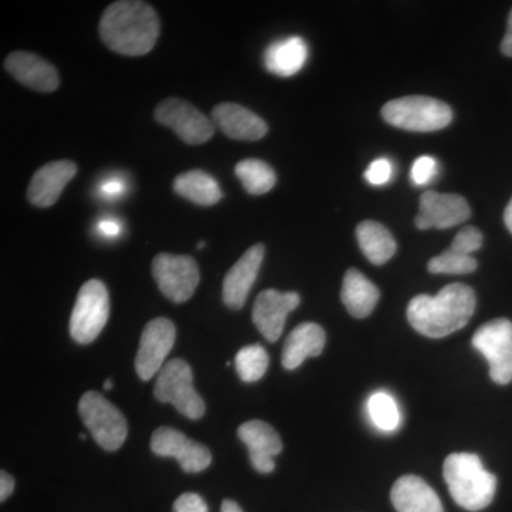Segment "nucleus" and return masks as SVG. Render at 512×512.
<instances>
[{
	"instance_id": "obj_39",
	"label": "nucleus",
	"mask_w": 512,
	"mask_h": 512,
	"mask_svg": "<svg viewBox=\"0 0 512 512\" xmlns=\"http://www.w3.org/2000/svg\"><path fill=\"white\" fill-rule=\"evenodd\" d=\"M504 221L505 225H507L508 231L512 234V198L511 201L508 202L507 208H505Z\"/></svg>"
},
{
	"instance_id": "obj_4",
	"label": "nucleus",
	"mask_w": 512,
	"mask_h": 512,
	"mask_svg": "<svg viewBox=\"0 0 512 512\" xmlns=\"http://www.w3.org/2000/svg\"><path fill=\"white\" fill-rule=\"evenodd\" d=\"M382 116L390 126L417 133L446 128L453 121V110L444 101L426 96H407L384 104Z\"/></svg>"
},
{
	"instance_id": "obj_38",
	"label": "nucleus",
	"mask_w": 512,
	"mask_h": 512,
	"mask_svg": "<svg viewBox=\"0 0 512 512\" xmlns=\"http://www.w3.org/2000/svg\"><path fill=\"white\" fill-rule=\"evenodd\" d=\"M221 512H244L235 501L224 500L221 505Z\"/></svg>"
},
{
	"instance_id": "obj_10",
	"label": "nucleus",
	"mask_w": 512,
	"mask_h": 512,
	"mask_svg": "<svg viewBox=\"0 0 512 512\" xmlns=\"http://www.w3.org/2000/svg\"><path fill=\"white\" fill-rule=\"evenodd\" d=\"M153 276L165 298L184 303L200 284V268L187 255L158 254L153 259Z\"/></svg>"
},
{
	"instance_id": "obj_1",
	"label": "nucleus",
	"mask_w": 512,
	"mask_h": 512,
	"mask_svg": "<svg viewBox=\"0 0 512 512\" xmlns=\"http://www.w3.org/2000/svg\"><path fill=\"white\" fill-rule=\"evenodd\" d=\"M99 32L104 45L123 56L147 55L160 36L156 10L140 0L111 3L101 15Z\"/></svg>"
},
{
	"instance_id": "obj_14",
	"label": "nucleus",
	"mask_w": 512,
	"mask_h": 512,
	"mask_svg": "<svg viewBox=\"0 0 512 512\" xmlns=\"http://www.w3.org/2000/svg\"><path fill=\"white\" fill-rule=\"evenodd\" d=\"M470 217V205L460 195L426 191L420 197L416 227L421 231L430 228L447 229L463 224Z\"/></svg>"
},
{
	"instance_id": "obj_18",
	"label": "nucleus",
	"mask_w": 512,
	"mask_h": 512,
	"mask_svg": "<svg viewBox=\"0 0 512 512\" xmlns=\"http://www.w3.org/2000/svg\"><path fill=\"white\" fill-rule=\"evenodd\" d=\"M77 165L73 161H52L40 167L32 177L28 188V200L37 208H49L56 204L74 175Z\"/></svg>"
},
{
	"instance_id": "obj_5",
	"label": "nucleus",
	"mask_w": 512,
	"mask_h": 512,
	"mask_svg": "<svg viewBox=\"0 0 512 512\" xmlns=\"http://www.w3.org/2000/svg\"><path fill=\"white\" fill-rule=\"evenodd\" d=\"M192 382L190 365L183 359L170 360L158 373L154 396L158 402L173 404L188 419L200 420L205 414V403Z\"/></svg>"
},
{
	"instance_id": "obj_22",
	"label": "nucleus",
	"mask_w": 512,
	"mask_h": 512,
	"mask_svg": "<svg viewBox=\"0 0 512 512\" xmlns=\"http://www.w3.org/2000/svg\"><path fill=\"white\" fill-rule=\"evenodd\" d=\"M340 298L353 318L363 319L375 311L380 299V291L362 272L350 268L343 278Z\"/></svg>"
},
{
	"instance_id": "obj_33",
	"label": "nucleus",
	"mask_w": 512,
	"mask_h": 512,
	"mask_svg": "<svg viewBox=\"0 0 512 512\" xmlns=\"http://www.w3.org/2000/svg\"><path fill=\"white\" fill-rule=\"evenodd\" d=\"M174 512H208V505L201 495L187 493L177 498L174 503Z\"/></svg>"
},
{
	"instance_id": "obj_34",
	"label": "nucleus",
	"mask_w": 512,
	"mask_h": 512,
	"mask_svg": "<svg viewBox=\"0 0 512 512\" xmlns=\"http://www.w3.org/2000/svg\"><path fill=\"white\" fill-rule=\"evenodd\" d=\"M100 191L107 198H116L124 191V183L119 178H110V180H106L101 184Z\"/></svg>"
},
{
	"instance_id": "obj_12",
	"label": "nucleus",
	"mask_w": 512,
	"mask_h": 512,
	"mask_svg": "<svg viewBox=\"0 0 512 512\" xmlns=\"http://www.w3.org/2000/svg\"><path fill=\"white\" fill-rule=\"evenodd\" d=\"M151 450L156 456L177 458L185 473H201L211 466L210 448L188 439L181 431L160 427L151 437Z\"/></svg>"
},
{
	"instance_id": "obj_27",
	"label": "nucleus",
	"mask_w": 512,
	"mask_h": 512,
	"mask_svg": "<svg viewBox=\"0 0 512 512\" xmlns=\"http://www.w3.org/2000/svg\"><path fill=\"white\" fill-rule=\"evenodd\" d=\"M269 366V356L261 345L242 348L235 357V369L242 382L255 383L265 376Z\"/></svg>"
},
{
	"instance_id": "obj_29",
	"label": "nucleus",
	"mask_w": 512,
	"mask_h": 512,
	"mask_svg": "<svg viewBox=\"0 0 512 512\" xmlns=\"http://www.w3.org/2000/svg\"><path fill=\"white\" fill-rule=\"evenodd\" d=\"M373 423L383 431H393L399 427L400 413L396 400L390 394L379 392L373 394L367 403Z\"/></svg>"
},
{
	"instance_id": "obj_30",
	"label": "nucleus",
	"mask_w": 512,
	"mask_h": 512,
	"mask_svg": "<svg viewBox=\"0 0 512 512\" xmlns=\"http://www.w3.org/2000/svg\"><path fill=\"white\" fill-rule=\"evenodd\" d=\"M483 245V234L476 227H464L451 242L450 248L460 254L473 256Z\"/></svg>"
},
{
	"instance_id": "obj_21",
	"label": "nucleus",
	"mask_w": 512,
	"mask_h": 512,
	"mask_svg": "<svg viewBox=\"0 0 512 512\" xmlns=\"http://www.w3.org/2000/svg\"><path fill=\"white\" fill-rule=\"evenodd\" d=\"M326 345V333L318 323L306 322L296 326L289 333L282 352V366L286 370H295L308 357L322 355Z\"/></svg>"
},
{
	"instance_id": "obj_26",
	"label": "nucleus",
	"mask_w": 512,
	"mask_h": 512,
	"mask_svg": "<svg viewBox=\"0 0 512 512\" xmlns=\"http://www.w3.org/2000/svg\"><path fill=\"white\" fill-rule=\"evenodd\" d=\"M238 180L251 195H264L276 184V174L271 165L256 158L239 161L235 167Z\"/></svg>"
},
{
	"instance_id": "obj_19",
	"label": "nucleus",
	"mask_w": 512,
	"mask_h": 512,
	"mask_svg": "<svg viewBox=\"0 0 512 512\" xmlns=\"http://www.w3.org/2000/svg\"><path fill=\"white\" fill-rule=\"evenodd\" d=\"M212 123L225 136L237 141H258L268 134V124L247 107L221 103L212 110Z\"/></svg>"
},
{
	"instance_id": "obj_8",
	"label": "nucleus",
	"mask_w": 512,
	"mask_h": 512,
	"mask_svg": "<svg viewBox=\"0 0 512 512\" xmlns=\"http://www.w3.org/2000/svg\"><path fill=\"white\" fill-rule=\"evenodd\" d=\"M473 346L488 360L490 377L497 384L512 382V322L494 319L474 333Z\"/></svg>"
},
{
	"instance_id": "obj_32",
	"label": "nucleus",
	"mask_w": 512,
	"mask_h": 512,
	"mask_svg": "<svg viewBox=\"0 0 512 512\" xmlns=\"http://www.w3.org/2000/svg\"><path fill=\"white\" fill-rule=\"evenodd\" d=\"M393 175V164L389 158H377L372 164L367 167L365 178L367 183L375 185V187H382L389 183Z\"/></svg>"
},
{
	"instance_id": "obj_40",
	"label": "nucleus",
	"mask_w": 512,
	"mask_h": 512,
	"mask_svg": "<svg viewBox=\"0 0 512 512\" xmlns=\"http://www.w3.org/2000/svg\"><path fill=\"white\" fill-rule=\"evenodd\" d=\"M110 389H113V382H111V380H106V382H104V390Z\"/></svg>"
},
{
	"instance_id": "obj_11",
	"label": "nucleus",
	"mask_w": 512,
	"mask_h": 512,
	"mask_svg": "<svg viewBox=\"0 0 512 512\" xmlns=\"http://www.w3.org/2000/svg\"><path fill=\"white\" fill-rule=\"evenodd\" d=\"M175 336L177 332L170 319L157 318L147 323L136 356V372L141 380L148 382L161 372L168 353L174 348Z\"/></svg>"
},
{
	"instance_id": "obj_15",
	"label": "nucleus",
	"mask_w": 512,
	"mask_h": 512,
	"mask_svg": "<svg viewBox=\"0 0 512 512\" xmlns=\"http://www.w3.org/2000/svg\"><path fill=\"white\" fill-rule=\"evenodd\" d=\"M264 256V244L252 245L225 275L222 299L229 309L239 311L247 302L249 292L258 278Z\"/></svg>"
},
{
	"instance_id": "obj_3",
	"label": "nucleus",
	"mask_w": 512,
	"mask_h": 512,
	"mask_svg": "<svg viewBox=\"0 0 512 512\" xmlns=\"http://www.w3.org/2000/svg\"><path fill=\"white\" fill-rule=\"evenodd\" d=\"M443 473L451 497L461 508L480 511L493 503L497 478L485 470L476 454H451L444 461Z\"/></svg>"
},
{
	"instance_id": "obj_20",
	"label": "nucleus",
	"mask_w": 512,
	"mask_h": 512,
	"mask_svg": "<svg viewBox=\"0 0 512 512\" xmlns=\"http://www.w3.org/2000/svg\"><path fill=\"white\" fill-rule=\"evenodd\" d=\"M390 497L397 512H444L439 495L417 476L400 477Z\"/></svg>"
},
{
	"instance_id": "obj_35",
	"label": "nucleus",
	"mask_w": 512,
	"mask_h": 512,
	"mask_svg": "<svg viewBox=\"0 0 512 512\" xmlns=\"http://www.w3.org/2000/svg\"><path fill=\"white\" fill-rule=\"evenodd\" d=\"M13 491H15V480H13L10 474L2 471V473H0V501L5 503L10 495H12Z\"/></svg>"
},
{
	"instance_id": "obj_28",
	"label": "nucleus",
	"mask_w": 512,
	"mask_h": 512,
	"mask_svg": "<svg viewBox=\"0 0 512 512\" xmlns=\"http://www.w3.org/2000/svg\"><path fill=\"white\" fill-rule=\"evenodd\" d=\"M427 268L431 274L467 275L476 271L477 261L474 256L460 254L448 248L443 254L434 256Z\"/></svg>"
},
{
	"instance_id": "obj_2",
	"label": "nucleus",
	"mask_w": 512,
	"mask_h": 512,
	"mask_svg": "<svg viewBox=\"0 0 512 512\" xmlns=\"http://www.w3.org/2000/svg\"><path fill=\"white\" fill-rule=\"evenodd\" d=\"M476 311V293L470 286L451 284L436 296L417 295L407 306V319L420 335L446 338L463 329Z\"/></svg>"
},
{
	"instance_id": "obj_24",
	"label": "nucleus",
	"mask_w": 512,
	"mask_h": 512,
	"mask_svg": "<svg viewBox=\"0 0 512 512\" xmlns=\"http://www.w3.org/2000/svg\"><path fill=\"white\" fill-rule=\"evenodd\" d=\"M357 242L373 265H384L397 251L396 241L389 229L376 221H363L356 228Z\"/></svg>"
},
{
	"instance_id": "obj_6",
	"label": "nucleus",
	"mask_w": 512,
	"mask_h": 512,
	"mask_svg": "<svg viewBox=\"0 0 512 512\" xmlns=\"http://www.w3.org/2000/svg\"><path fill=\"white\" fill-rule=\"evenodd\" d=\"M110 316V298L106 285L90 279L80 288L70 318V335L74 342L89 345L106 326Z\"/></svg>"
},
{
	"instance_id": "obj_23",
	"label": "nucleus",
	"mask_w": 512,
	"mask_h": 512,
	"mask_svg": "<svg viewBox=\"0 0 512 512\" xmlns=\"http://www.w3.org/2000/svg\"><path fill=\"white\" fill-rule=\"evenodd\" d=\"M306 59L308 45L298 36L276 40L266 49L264 56L266 70L281 77H291L301 72Z\"/></svg>"
},
{
	"instance_id": "obj_37",
	"label": "nucleus",
	"mask_w": 512,
	"mask_h": 512,
	"mask_svg": "<svg viewBox=\"0 0 512 512\" xmlns=\"http://www.w3.org/2000/svg\"><path fill=\"white\" fill-rule=\"evenodd\" d=\"M501 52L504 56L512 57V10L510 18H508L507 32H505L503 43H501Z\"/></svg>"
},
{
	"instance_id": "obj_31",
	"label": "nucleus",
	"mask_w": 512,
	"mask_h": 512,
	"mask_svg": "<svg viewBox=\"0 0 512 512\" xmlns=\"http://www.w3.org/2000/svg\"><path fill=\"white\" fill-rule=\"evenodd\" d=\"M436 175V158L421 156L414 161L410 177H412L413 184L417 185V187H424V185L430 184Z\"/></svg>"
},
{
	"instance_id": "obj_17",
	"label": "nucleus",
	"mask_w": 512,
	"mask_h": 512,
	"mask_svg": "<svg viewBox=\"0 0 512 512\" xmlns=\"http://www.w3.org/2000/svg\"><path fill=\"white\" fill-rule=\"evenodd\" d=\"M238 437L248 447L252 467L262 474L275 470L274 458L282 451V440L274 427L261 420L241 424Z\"/></svg>"
},
{
	"instance_id": "obj_13",
	"label": "nucleus",
	"mask_w": 512,
	"mask_h": 512,
	"mask_svg": "<svg viewBox=\"0 0 512 512\" xmlns=\"http://www.w3.org/2000/svg\"><path fill=\"white\" fill-rule=\"evenodd\" d=\"M301 303L296 292H279L266 289L256 296L252 320L268 342H276L284 332L286 318Z\"/></svg>"
},
{
	"instance_id": "obj_7",
	"label": "nucleus",
	"mask_w": 512,
	"mask_h": 512,
	"mask_svg": "<svg viewBox=\"0 0 512 512\" xmlns=\"http://www.w3.org/2000/svg\"><path fill=\"white\" fill-rule=\"evenodd\" d=\"M79 413L84 426L103 450L116 451L123 446L128 434L126 417L103 394L84 393L79 402Z\"/></svg>"
},
{
	"instance_id": "obj_9",
	"label": "nucleus",
	"mask_w": 512,
	"mask_h": 512,
	"mask_svg": "<svg viewBox=\"0 0 512 512\" xmlns=\"http://www.w3.org/2000/svg\"><path fill=\"white\" fill-rule=\"evenodd\" d=\"M154 117L161 126L171 128L184 143L200 146L215 134L212 120L187 100L170 97L158 104Z\"/></svg>"
},
{
	"instance_id": "obj_25",
	"label": "nucleus",
	"mask_w": 512,
	"mask_h": 512,
	"mask_svg": "<svg viewBox=\"0 0 512 512\" xmlns=\"http://www.w3.org/2000/svg\"><path fill=\"white\" fill-rule=\"evenodd\" d=\"M174 191L185 200L211 207L222 200L220 184L212 175L201 170H191L177 175L174 180Z\"/></svg>"
},
{
	"instance_id": "obj_16",
	"label": "nucleus",
	"mask_w": 512,
	"mask_h": 512,
	"mask_svg": "<svg viewBox=\"0 0 512 512\" xmlns=\"http://www.w3.org/2000/svg\"><path fill=\"white\" fill-rule=\"evenodd\" d=\"M3 66L13 79L36 92L52 93L60 86L56 67L35 53L22 50L12 52Z\"/></svg>"
},
{
	"instance_id": "obj_36",
	"label": "nucleus",
	"mask_w": 512,
	"mask_h": 512,
	"mask_svg": "<svg viewBox=\"0 0 512 512\" xmlns=\"http://www.w3.org/2000/svg\"><path fill=\"white\" fill-rule=\"evenodd\" d=\"M97 229H99V232L103 237L114 238L117 237V235H120L121 225L117 221L103 220L99 222Z\"/></svg>"
}]
</instances>
